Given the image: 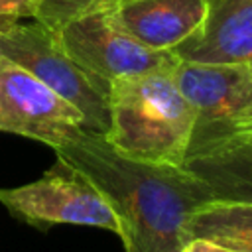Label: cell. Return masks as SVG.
Wrapping results in <instances>:
<instances>
[{"mask_svg": "<svg viewBox=\"0 0 252 252\" xmlns=\"http://www.w3.org/2000/svg\"><path fill=\"white\" fill-rule=\"evenodd\" d=\"M53 150L102 193L118 219L126 252H179L189 240L193 211L215 199L189 169L130 159L87 128Z\"/></svg>", "mask_w": 252, "mask_h": 252, "instance_id": "1", "label": "cell"}, {"mask_svg": "<svg viewBox=\"0 0 252 252\" xmlns=\"http://www.w3.org/2000/svg\"><path fill=\"white\" fill-rule=\"evenodd\" d=\"M195 126V108L175 87L169 69L110 83L104 140L118 154L136 161L183 167Z\"/></svg>", "mask_w": 252, "mask_h": 252, "instance_id": "2", "label": "cell"}, {"mask_svg": "<svg viewBox=\"0 0 252 252\" xmlns=\"http://www.w3.org/2000/svg\"><path fill=\"white\" fill-rule=\"evenodd\" d=\"M0 55L20 65L71 102L83 114L87 130L106 134L108 91L63 51L55 32L37 22H18L0 30Z\"/></svg>", "mask_w": 252, "mask_h": 252, "instance_id": "3", "label": "cell"}, {"mask_svg": "<svg viewBox=\"0 0 252 252\" xmlns=\"http://www.w3.org/2000/svg\"><path fill=\"white\" fill-rule=\"evenodd\" d=\"M0 203L12 217L39 230L53 224H81L120 232L118 219L102 193L61 158L35 181L0 187Z\"/></svg>", "mask_w": 252, "mask_h": 252, "instance_id": "4", "label": "cell"}, {"mask_svg": "<svg viewBox=\"0 0 252 252\" xmlns=\"http://www.w3.org/2000/svg\"><path fill=\"white\" fill-rule=\"evenodd\" d=\"M63 51L106 91L120 77L171 69L177 57L142 45L114 20L112 10L81 18L55 32Z\"/></svg>", "mask_w": 252, "mask_h": 252, "instance_id": "5", "label": "cell"}, {"mask_svg": "<svg viewBox=\"0 0 252 252\" xmlns=\"http://www.w3.org/2000/svg\"><path fill=\"white\" fill-rule=\"evenodd\" d=\"M81 128L83 114L71 102L0 55V132L57 148Z\"/></svg>", "mask_w": 252, "mask_h": 252, "instance_id": "6", "label": "cell"}, {"mask_svg": "<svg viewBox=\"0 0 252 252\" xmlns=\"http://www.w3.org/2000/svg\"><path fill=\"white\" fill-rule=\"evenodd\" d=\"M169 75L183 98L195 108L197 126L193 138L228 122L240 110L250 87L246 65H213L177 59Z\"/></svg>", "mask_w": 252, "mask_h": 252, "instance_id": "7", "label": "cell"}, {"mask_svg": "<svg viewBox=\"0 0 252 252\" xmlns=\"http://www.w3.org/2000/svg\"><path fill=\"white\" fill-rule=\"evenodd\" d=\"M181 61L248 65L252 61V0H209L197 33L171 51Z\"/></svg>", "mask_w": 252, "mask_h": 252, "instance_id": "8", "label": "cell"}, {"mask_svg": "<svg viewBox=\"0 0 252 252\" xmlns=\"http://www.w3.org/2000/svg\"><path fill=\"white\" fill-rule=\"evenodd\" d=\"M112 14L142 45L173 51L199 32L209 14V0H124Z\"/></svg>", "mask_w": 252, "mask_h": 252, "instance_id": "9", "label": "cell"}, {"mask_svg": "<svg viewBox=\"0 0 252 252\" xmlns=\"http://www.w3.org/2000/svg\"><path fill=\"white\" fill-rule=\"evenodd\" d=\"M219 199L252 201V138L211 136L191 144L183 163Z\"/></svg>", "mask_w": 252, "mask_h": 252, "instance_id": "10", "label": "cell"}, {"mask_svg": "<svg viewBox=\"0 0 252 252\" xmlns=\"http://www.w3.org/2000/svg\"><path fill=\"white\" fill-rule=\"evenodd\" d=\"M189 238H207L242 252H252V201L209 199L187 222Z\"/></svg>", "mask_w": 252, "mask_h": 252, "instance_id": "11", "label": "cell"}, {"mask_svg": "<svg viewBox=\"0 0 252 252\" xmlns=\"http://www.w3.org/2000/svg\"><path fill=\"white\" fill-rule=\"evenodd\" d=\"M124 0H32V20L51 32L100 12L116 10Z\"/></svg>", "mask_w": 252, "mask_h": 252, "instance_id": "12", "label": "cell"}, {"mask_svg": "<svg viewBox=\"0 0 252 252\" xmlns=\"http://www.w3.org/2000/svg\"><path fill=\"white\" fill-rule=\"evenodd\" d=\"M32 0H0V30L32 18Z\"/></svg>", "mask_w": 252, "mask_h": 252, "instance_id": "13", "label": "cell"}, {"mask_svg": "<svg viewBox=\"0 0 252 252\" xmlns=\"http://www.w3.org/2000/svg\"><path fill=\"white\" fill-rule=\"evenodd\" d=\"M220 134H228V136H246V138H252V118L248 120H242V122H232V124H226V126H220L217 130H211L203 136H197L193 138L191 144L199 142V140H205V138H211V136H220Z\"/></svg>", "mask_w": 252, "mask_h": 252, "instance_id": "14", "label": "cell"}, {"mask_svg": "<svg viewBox=\"0 0 252 252\" xmlns=\"http://www.w3.org/2000/svg\"><path fill=\"white\" fill-rule=\"evenodd\" d=\"M179 252H242V250H236V248H230V246H224V244H219L207 238H189Z\"/></svg>", "mask_w": 252, "mask_h": 252, "instance_id": "15", "label": "cell"}, {"mask_svg": "<svg viewBox=\"0 0 252 252\" xmlns=\"http://www.w3.org/2000/svg\"><path fill=\"white\" fill-rule=\"evenodd\" d=\"M248 67V75H250V87H248V93H246V98H244V102H242V106H240V110L228 120V122H224V124H220V126H226V124H232V122H242V120H248V118H252V61L246 65ZM220 126H217V128H220ZM217 128H213V130H217ZM211 132V130H209ZM207 134V132H205ZM203 136V134H201ZM197 138V136H195Z\"/></svg>", "mask_w": 252, "mask_h": 252, "instance_id": "16", "label": "cell"}]
</instances>
